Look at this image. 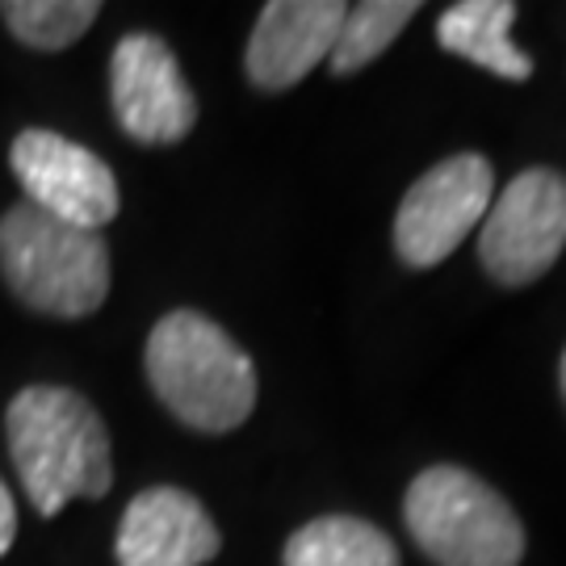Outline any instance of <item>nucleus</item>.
I'll use <instances>...</instances> for the list:
<instances>
[{
	"label": "nucleus",
	"mask_w": 566,
	"mask_h": 566,
	"mask_svg": "<svg viewBox=\"0 0 566 566\" xmlns=\"http://www.w3.org/2000/svg\"><path fill=\"white\" fill-rule=\"evenodd\" d=\"M4 441L39 516H60L72 500H102L114 486L109 432L81 390L25 386L4 411Z\"/></svg>",
	"instance_id": "nucleus-1"
},
{
	"label": "nucleus",
	"mask_w": 566,
	"mask_h": 566,
	"mask_svg": "<svg viewBox=\"0 0 566 566\" xmlns=\"http://www.w3.org/2000/svg\"><path fill=\"white\" fill-rule=\"evenodd\" d=\"M147 382L181 424L231 432L256 407V369L202 311H172L147 336Z\"/></svg>",
	"instance_id": "nucleus-2"
},
{
	"label": "nucleus",
	"mask_w": 566,
	"mask_h": 566,
	"mask_svg": "<svg viewBox=\"0 0 566 566\" xmlns=\"http://www.w3.org/2000/svg\"><path fill=\"white\" fill-rule=\"evenodd\" d=\"M0 273L30 311L84 319L109 294V248L102 231L67 227L18 202L0 219Z\"/></svg>",
	"instance_id": "nucleus-3"
},
{
	"label": "nucleus",
	"mask_w": 566,
	"mask_h": 566,
	"mask_svg": "<svg viewBox=\"0 0 566 566\" xmlns=\"http://www.w3.org/2000/svg\"><path fill=\"white\" fill-rule=\"evenodd\" d=\"M407 533L437 566H521L525 528L495 486L462 465H432L407 486Z\"/></svg>",
	"instance_id": "nucleus-4"
},
{
	"label": "nucleus",
	"mask_w": 566,
	"mask_h": 566,
	"mask_svg": "<svg viewBox=\"0 0 566 566\" xmlns=\"http://www.w3.org/2000/svg\"><path fill=\"white\" fill-rule=\"evenodd\" d=\"M566 248V181L554 168H528L491 202L479 235L483 269L500 285H528Z\"/></svg>",
	"instance_id": "nucleus-5"
},
{
	"label": "nucleus",
	"mask_w": 566,
	"mask_h": 566,
	"mask_svg": "<svg viewBox=\"0 0 566 566\" xmlns=\"http://www.w3.org/2000/svg\"><path fill=\"white\" fill-rule=\"evenodd\" d=\"M9 168L25 189V202L67 227L102 231L118 214V181L109 164L60 130H21L9 147Z\"/></svg>",
	"instance_id": "nucleus-6"
},
{
	"label": "nucleus",
	"mask_w": 566,
	"mask_h": 566,
	"mask_svg": "<svg viewBox=\"0 0 566 566\" xmlns=\"http://www.w3.org/2000/svg\"><path fill=\"white\" fill-rule=\"evenodd\" d=\"M491 189L495 172L483 156L462 151L449 156L432 172L407 189L395 214V248L411 269H432L449 252H458V243L483 223L491 210Z\"/></svg>",
	"instance_id": "nucleus-7"
},
{
	"label": "nucleus",
	"mask_w": 566,
	"mask_h": 566,
	"mask_svg": "<svg viewBox=\"0 0 566 566\" xmlns=\"http://www.w3.org/2000/svg\"><path fill=\"white\" fill-rule=\"evenodd\" d=\"M109 102L118 126L143 147L181 143L198 122V97L185 81L168 42L135 30L114 46L109 60Z\"/></svg>",
	"instance_id": "nucleus-8"
},
{
	"label": "nucleus",
	"mask_w": 566,
	"mask_h": 566,
	"mask_svg": "<svg viewBox=\"0 0 566 566\" xmlns=\"http://www.w3.org/2000/svg\"><path fill=\"white\" fill-rule=\"evenodd\" d=\"M348 4L340 0H273L264 4L248 39V81L264 93H282L303 81L336 46Z\"/></svg>",
	"instance_id": "nucleus-9"
},
{
	"label": "nucleus",
	"mask_w": 566,
	"mask_h": 566,
	"mask_svg": "<svg viewBox=\"0 0 566 566\" xmlns=\"http://www.w3.org/2000/svg\"><path fill=\"white\" fill-rule=\"evenodd\" d=\"M219 546L210 512L181 486H147L122 512L118 566H206Z\"/></svg>",
	"instance_id": "nucleus-10"
},
{
	"label": "nucleus",
	"mask_w": 566,
	"mask_h": 566,
	"mask_svg": "<svg viewBox=\"0 0 566 566\" xmlns=\"http://www.w3.org/2000/svg\"><path fill=\"white\" fill-rule=\"evenodd\" d=\"M512 21H516L512 0H462L437 21V42L449 55H462L495 72L500 81H528L533 60L512 42Z\"/></svg>",
	"instance_id": "nucleus-11"
},
{
	"label": "nucleus",
	"mask_w": 566,
	"mask_h": 566,
	"mask_svg": "<svg viewBox=\"0 0 566 566\" xmlns=\"http://www.w3.org/2000/svg\"><path fill=\"white\" fill-rule=\"evenodd\" d=\"M285 566H399V549L357 516H319L285 542Z\"/></svg>",
	"instance_id": "nucleus-12"
},
{
	"label": "nucleus",
	"mask_w": 566,
	"mask_h": 566,
	"mask_svg": "<svg viewBox=\"0 0 566 566\" xmlns=\"http://www.w3.org/2000/svg\"><path fill=\"white\" fill-rule=\"evenodd\" d=\"M416 13H420L416 0H365V4H353L340 21L336 46H332V72L348 76V72L369 67L411 25Z\"/></svg>",
	"instance_id": "nucleus-13"
},
{
	"label": "nucleus",
	"mask_w": 566,
	"mask_h": 566,
	"mask_svg": "<svg viewBox=\"0 0 566 566\" xmlns=\"http://www.w3.org/2000/svg\"><path fill=\"white\" fill-rule=\"evenodd\" d=\"M102 4L97 0H4L0 18L9 34L34 51H63L88 34Z\"/></svg>",
	"instance_id": "nucleus-14"
},
{
	"label": "nucleus",
	"mask_w": 566,
	"mask_h": 566,
	"mask_svg": "<svg viewBox=\"0 0 566 566\" xmlns=\"http://www.w3.org/2000/svg\"><path fill=\"white\" fill-rule=\"evenodd\" d=\"M13 537H18V504H13V491L0 479V558L9 554Z\"/></svg>",
	"instance_id": "nucleus-15"
},
{
	"label": "nucleus",
	"mask_w": 566,
	"mask_h": 566,
	"mask_svg": "<svg viewBox=\"0 0 566 566\" xmlns=\"http://www.w3.org/2000/svg\"><path fill=\"white\" fill-rule=\"evenodd\" d=\"M563 395H566V353H563Z\"/></svg>",
	"instance_id": "nucleus-16"
}]
</instances>
